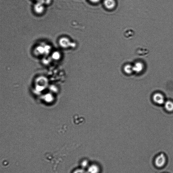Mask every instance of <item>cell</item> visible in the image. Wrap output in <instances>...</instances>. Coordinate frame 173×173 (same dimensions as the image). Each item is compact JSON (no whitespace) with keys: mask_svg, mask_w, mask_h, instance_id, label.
<instances>
[{"mask_svg":"<svg viewBox=\"0 0 173 173\" xmlns=\"http://www.w3.org/2000/svg\"><path fill=\"white\" fill-rule=\"evenodd\" d=\"M133 67L134 72L136 73H140L143 71L144 69V65L142 63L137 62L133 66Z\"/></svg>","mask_w":173,"mask_h":173,"instance_id":"4","label":"cell"},{"mask_svg":"<svg viewBox=\"0 0 173 173\" xmlns=\"http://www.w3.org/2000/svg\"><path fill=\"white\" fill-rule=\"evenodd\" d=\"M60 57V53L58 52H55L53 53L52 58L55 59H58Z\"/></svg>","mask_w":173,"mask_h":173,"instance_id":"10","label":"cell"},{"mask_svg":"<svg viewBox=\"0 0 173 173\" xmlns=\"http://www.w3.org/2000/svg\"><path fill=\"white\" fill-rule=\"evenodd\" d=\"M38 1H39V0H38Z\"/></svg>","mask_w":173,"mask_h":173,"instance_id":"13","label":"cell"},{"mask_svg":"<svg viewBox=\"0 0 173 173\" xmlns=\"http://www.w3.org/2000/svg\"><path fill=\"white\" fill-rule=\"evenodd\" d=\"M44 4L39 1L35 4L34 6V11L38 14L42 13L44 11Z\"/></svg>","mask_w":173,"mask_h":173,"instance_id":"3","label":"cell"},{"mask_svg":"<svg viewBox=\"0 0 173 173\" xmlns=\"http://www.w3.org/2000/svg\"><path fill=\"white\" fill-rule=\"evenodd\" d=\"M39 1L44 5L48 4L50 3L51 0H39Z\"/></svg>","mask_w":173,"mask_h":173,"instance_id":"11","label":"cell"},{"mask_svg":"<svg viewBox=\"0 0 173 173\" xmlns=\"http://www.w3.org/2000/svg\"><path fill=\"white\" fill-rule=\"evenodd\" d=\"M124 71L126 74H130L134 72L133 66L129 64L126 65L124 67Z\"/></svg>","mask_w":173,"mask_h":173,"instance_id":"9","label":"cell"},{"mask_svg":"<svg viewBox=\"0 0 173 173\" xmlns=\"http://www.w3.org/2000/svg\"><path fill=\"white\" fill-rule=\"evenodd\" d=\"M34 52L35 54L39 55L45 53L44 47L41 45L37 47L35 49Z\"/></svg>","mask_w":173,"mask_h":173,"instance_id":"8","label":"cell"},{"mask_svg":"<svg viewBox=\"0 0 173 173\" xmlns=\"http://www.w3.org/2000/svg\"><path fill=\"white\" fill-rule=\"evenodd\" d=\"M60 45L64 48H67L72 45L70 40L67 38L63 37L59 40Z\"/></svg>","mask_w":173,"mask_h":173,"instance_id":"6","label":"cell"},{"mask_svg":"<svg viewBox=\"0 0 173 173\" xmlns=\"http://www.w3.org/2000/svg\"><path fill=\"white\" fill-rule=\"evenodd\" d=\"M165 108L168 111L171 112L173 111V102L170 101H165L164 104Z\"/></svg>","mask_w":173,"mask_h":173,"instance_id":"7","label":"cell"},{"mask_svg":"<svg viewBox=\"0 0 173 173\" xmlns=\"http://www.w3.org/2000/svg\"><path fill=\"white\" fill-rule=\"evenodd\" d=\"M104 4L107 9L111 10L115 7L116 3L115 0H104Z\"/></svg>","mask_w":173,"mask_h":173,"instance_id":"5","label":"cell"},{"mask_svg":"<svg viewBox=\"0 0 173 173\" xmlns=\"http://www.w3.org/2000/svg\"><path fill=\"white\" fill-rule=\"evenodd\" d=\"M152 98L155 103L159 105H163L165 101L164 96L160 93H156L154 94Z\"/></svg>","mask_w":173,"mask_h":173,"instance_id":"2","label":"cell"},{"mask_svg":"<svg viewBox=\"0 0 173 173\" xmlns=\"http://www.w3.org/2000/svg\"><path fill=\"white\" fill-rule=\"evenodd\" d=\"M166 162V157L165 155L162 153L157 156L155 160L156 166L159 168L164 166Z\"/></svg>","mask_w":173,"mask_h":173,"instance_id":"1","label":"cell"},{"mask_svg":"<svg viewBox=\"0 0 173 173\" xmlns=\"http://www.w3.org/2000/svg\"><path fill=\"white\" fill-rule=\"evenodd\" d=\"M90 1L91 2H94V3H96V2H98L100 1V0H90Z\"/></svg>","mask_w":173,"mask_h":173,"instance_id":"12","label":"cell"}]
</instances>
